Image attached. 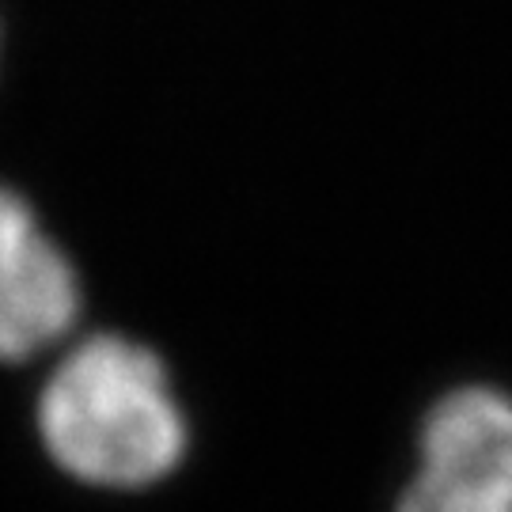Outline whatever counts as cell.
I'll list each match as a JSON object with an SVG mask.
<instances>
[{"mask_svg": "<svg viewBox=\"0 0 512 512\" xmlns=\"http://www.w3.org/2000/svg\"><path fill=\"white\" fill-rule=\"evenodd\" d=\"M38 437L57 471L95 490H148L186 456L190 429L164 361L118 334L76 342L38 395Z\"/></svg>", "mask_w": 512, "mask_h": 512, "instance_id": "cell-1", "label": "cell"}, {"mask_svg": "<svg viewBox=\"0 0 512 512\" xmlns=\"http://www.w3.org/2000/svg\"><path fill=\"white\" fill-rule=\"evenodd\" d=\"M80 277L31 202L0 186V361L23 365L69 338Z\"/></svg>", "mask_w": 512, "mask_h": 512, "instance_id": "cell-2", "label": "cell"}, {"mask_svg": "<svg viewBox=\"0 0 512 512\" xmlns=\"http://www.w3.org/2000/svg\"><path fill=\"white\" fill-rule=\"evenodd\" d=\"M425 471L512 509V399L467 387L429 414L421 433Z\"/></svg>", "mask_w": 512, "mask_h": 512, "instance_id": "cell-3", "label": "cell"}, {"mask_svg": "<svg viewBox=\"0 0 512 512\" xmlns=\"http://www.w3.org/2000/svg\"><path fill=\"white\" fill-rule=\"evenodd\" d=\"M399 512H512V509H505V505H497L490 497L471 494V490H463L456 482H444V478L425 471V475L406 490Z\"/></svg>", "mask_w": 512, "mask_h": 512, "instance_id": "cell-4", "label": "cell"}]
</instances>
